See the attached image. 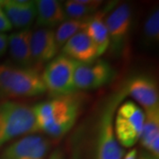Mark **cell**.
Wrapping results in <instances>:
<instances>
[{"mask_svg": "<svg viewBox=\"0 0 159 159\" xmlns=\"http://www.w3.org/2000/svg\"><path fill=\"white\" fill-rule=\"evenodd\" d=\"M82 102L76 93L52 97L33 108L38 130L53 139L66 135L75 125Z\"/></svg>", "mask_w": 159, "mask_h": 159, "instance_id": "cell-1", "label": "cell"}, {"mask_svg": "<svg viewBox=\"0 0 159 159\" xmlns=\"http://www.w3.org/2000/svg\"><path fill=\"white\" fill-rule=\"evenodd\" d=\"M46 93L39 70L24 68L9 63L0 64V98L13 99Z\"/></svg>", "mask_w": 159, "mask_h": 159, "instance_id": "cell-2", "label": "cell"}, {"mask_svg": "<svg viewBox=\"0 0 159 159\" xmlns=\"http://www.w3.org/2000/svg\"><path fill=\"white\" fill-rule=\"evenodd\" d=\"M39 132L33 108L22 102H0V148L15 138Z\"/></svg>", "mask_w": 159, "mask_h": 159, "instance_id": "cell-3", "label": "cell"}, {"mask_svg": "<svg viewBox=\"0 0 159 159\" xmlns=\"http://www.w3.org/2000/svg\"><path fill=\"white\" fill-rule=\"evenodd\" d=\"M125 96L124 89L114 94L102 109L95 137V159H123L124 149L115 137L113 119L116 110Z\"/></svg>", "mask_w": 159, "mask_h": 159, "instance_id": "cell-4", "label": "cell"}, {"mask_svg": "<svg viewBox=\"0 0 159 159\" xmlns=\"http://www.w3.org/2000/svg\"><path fill=\"white\" fill-rule=\"evenodd\" d=\"M76 61L59 54L48 63L41 73L46 92L52 97L68 96L76 93L74 75Z\"/></svg>", "mask_w": 159, "mask_h": 159, "instance_id": "cell-5", "label": "cell"}, {"mask_svg": "<svg viewBox=\"0 0 159 159\" xmlns=\"http://www.w3.org/2000/svg\"><path fill=\"white\" fill-rule=\"evenodd\" d=\"M113 128L120 146L131 148L139 142L144 123V111L132 101L120 103L115 111Z\"/></svg>", "mask_w": 159, "mask_h": 159, "instance_id": "cell-6", "label": "cell"}, {"mask_svg": "<svg viewBox=\"0 0 159 159\" xmlns=\"http://www.w3.org/2000/svg\"><path fill=\"white\" fill-rule=\"evenodd\" d=\"M116 77L113 66L103 59L90 63H77L74 75V88L77 90H95L108 85Z\"/></svg>", "mask_w": 159, "mask_h": 159, "instance_id": "cell-7", "label": "cell"}, {"mask_svg": "<svg viewBox=\"0 0 159 159\" xmlns=\"http://www.w3.org/2000/svg\"><path fill=\"white\" fill-rule=\"evenodd\" d=\"M133 21L132 9L126 3L112 7L105 18L110 39V52L119 57L125 49Z\"/></svg>", "mask_w": 159, "mask_h": 159, "instance_id": "cell-8", "label": "cell"}, {"mask_svg": "<svg viewBox=\"0 0 159 159\" xmlns=\"http://www.w3.org/2000/svg\"><path fill=\"white\" fill-rule=\"evenodd\" d=\"M51 144L49 139L42 135H26L6 146L0 159H47Z\"/></svg>", "mask_w": 159, "mask_h": 159, "instance_id": "cell-9", "label": "cell"}, {"mask_svg": "<svg viewBox=\"0 0 159 159\" xmlns=\"http://www.w3.org/2000/svg\"><path fill=\"white\" fill-rule=\"evenodd\" d=\"M125 95L134 98L144 112L159 111L158 87L154 78L148 74H138L128 80L123 89Z\"/></svg>", "mask_w": 159, "mask_h": 159, "instance_id": "cell-10", "label": "cell"}, {"mask_svg": "<svg viewBox=\"0 0 159 159\" xmlns=\"http://www.w3.org/2000/svg\"><path fill=\"white\" fill-rule=\"evenodd\" d=\"M30 47L34 68L40 71L43 65H47L57 56L59 51L55 39V31L49 29L32 31Z\"/></svg>", "mask_w": 159, "mask_h": 159, "instance_id": "cell-11", "label": "cell"}, {"mask_svg": "<svg viewBox=\"0 0 159 159\" xmlns=\"http://www.w3.org/2000/svg\"><path fill=\"white\" fill-rule=\"evenodd\" d=\"M1 7L15 29H29L36 19L35 1L6 0L2 1Z\"/></svg>", "mask_w": 159, "mask_h": 159, "instance_id": "cell-12", "label": "cell"}, {"mask_svg": "<svg viewBox=\"0 0 159 159\" xmlns=\"http://www.w3.org/2000/svg\"><path fill=\"white\" fill-rule=\"evenodd\" d=\"M61 52L78 63H90L99 57L95 43L83 30L70 38L61 48Z\"/></svg>", "mask_w": 159, "mask_h": 159, "instance_id": "cell-13", "label": "cell"}, {"mask_svg": "<svg viewBox=\"0 0 159 159\" xmlns=\"http://www.w3.org/2000/svg\"><path fill=\"white\" fill-rule=\"evenodd\" d=\"M32 30L30 29H20L11 33L7 38V49L12 61L15 65L24 68H34L31 56V40Z\"/></svg>", "mask_w": 159, "mask_h": 159, "instance_id": "cell-14", "label": "cell"}, {"mask_svg": "<svg viewBox=\"0 0 159 159\" xmlns=\"http://www.w3.org/2000/svg\"><path fill=\"white\" fill-rule=\"evenodd\" d=\"M114 5L110 4L102 10L98 11L92 16L85 20V26L83 31L89 36L97 47L98 56L100 57L109 49L110 39L107 27L105 24V16Z\"/></svg>", "mask_w": 159, "mask_h": 159, "instance_id": "cell-15", "label": "cell"}, {"mask_svg": "<svg viewBox=\"0 0 159 159\" xmlns=\"http://www.w3.org/2000/svg\"><path fill=\"white\" fill-rule=\"evenodd\" d=\"M35 6L36 25L41 29H52L67 19L60 1L38 0L35 1Z\"/></svg>", "mask_w": 159, "mask_h": 159, "instance_id": "cell-16", "label": "cell"}, {"mask_svg": "<svg viewBox=\"0 0 159 159\" xmlns=\"http://www.w3.org/2000/svg\"><path fill=\"white\" fill-rule=\"evenodd\" d=\"M144 123L139 141L147 152L159 158V111L144 112Z\"/></svg>", "mask_w": 159, "mask_h": 159, "instance_id": "cell-17", "label": "cell"}, {"mask_svg": "<svg viewBox=\"0 0 159 159\" xmlns=\"http://www.w3.org/2000/svg\"><path fill=\"white\" fill-rule=\"evenodd\" d=\"M102 3V1L94 0H69L66 1L63 6L66 18L86 20L99 10Z\"/></svg>", "mask_w": 159, "mask_h": 159, "instance_id": "cell-18", "label": "cell"}, {"mask_svg": "<svg viewBox=\"0 0 159 159\" xmlns=\"http://www.w3.org/2000/svg\"><path fill=\"white\" fill-rule=\"evenodd\" d=\"M85 26V20L68 19L61 23L55 31V39L59 50H61L65 43L72 38L74 34L82 31Z\"/></svg>", "mask_w": 159, "mask_h": 159, "instance_id": "cell-19", "label": "cell"}, {"mask_svg": "<svg viewBox=\"0 0 159 159\" xmlns=\"http://www.w3.org/2000/svg\"><path fill=\"white\" fill-rule=\"evenodd\" d=\"M143 42L147 46L156 45L159 40V11L155 8L148 14L143 26Z\"/></svg>", "mask_w": 159, "mask_h": 159, "instance_id": "cell-20", "label": "cell"}, {"mask_svg": "<svg viewBox=\"0 0 159 159\" xmlns=\"http://www.w3.org/2000/svg\"><path fill=\"white\" fill-rule=\"evenodd\" d=\"M11 29H12V26L9 21L8 18L6 17V13L3 11L0 5V33L5 34V32L11 31Z\"/></svg>", "mask_w": 159, "mask_h": 159, "instance_id": "cell-21", "label": "cell"}, {"mask_svg": "<svg viewBox=\"0 0 159 159\" xmlns=\"http://www.w3.org/2000/svg\"><path fill=\"white\" fill-rule=\"evenodd\" d=\"M7 38L6 34L0 33V57H3L7 50Z\"/></svg>", "mask_w": 159, "mask_h": 159, "instance_id": "cell-22", "label": "cell"}, {"mask_svg": "<svg viewBox=\"0 0 159 159\" xmlns=\"http://www.w3.org/2000/svg\"><path fill=\"white\" fill-rule=\"evenodd\" d=\"M47 159H65V153L61 148H57L48 156Z\"/></svg>", "mask_w": 159, "mask_h": 159, "instance_id": "cell-23", "label": "cell"}, {"mask_svg": "<svg viewBox=\"0 0 159 159\" xmlns=\"http://www.w3.org/2000/svg\"><path fill=\"white\" fill-rule=\"evenodd\" d=\"M137 159H159L158 157H154L153 155L147 152L146 150H142L137 153Z\"/></svg>", "mask_w": 159, "mask_h": 159, "instance_id": "cell-24", "label": "cell"}, {"mask_svg": "<svg viewBox=\"0 0 159 159\" xmlns=\"http://www.w3.org/2000/svg\"><path fill=\"white\" fill-rule=\"evenodd\" d=\"M137 150L135 148L131 149L123 157V159H137Z\"/></svg>", "mask_w": 159, "mask_h": 159, "instance_id": "cell-25", "label": "cell"}, {"mask_svg": "<svg viewBox=\"0 0 159 159\" xmlns=\"http://www.w3.org/2000/svg\"><path fill=\"white\" fill-rule=\"evenodd\" d=\"M1 3H2V1H0V5H1Z\"/></svg>", "mask_w": 159, "mask_h": 159, "instance_id": "cell-26", "label": "cell"}]
</instances>
